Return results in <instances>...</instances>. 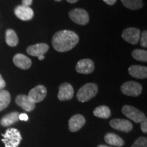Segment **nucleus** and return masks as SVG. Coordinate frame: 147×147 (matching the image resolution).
Returning a JSON list of instances; mask_svg holds the SVG:
<instances>
[{"label":"nucleus","instance_id":"obj_20","mask_svg":"<svg viewBox=\"0 0 147 147\" xmlns=\"http://www.w3.org/2000/svg\"><path fill=\"white\" fill-rule=\"evenodd\" d=\"M11 101L10 93L6 90H0V111L8 107Z\"/></svg>","mask_w":147,"mask_h":147},{"label":"nucleus","instance_id":"obj_18","mask_svg":"<svg viewBox=\"0 0 147 147\" xmlns=\"http://www.w3.org/2000/svg\"><path fill=\"white\" fill-rule=\"evenodd\" d=\"M105 142L107 144L115 146H123L124 144L123 140L118 135L114 133H108L104 137Z\"/></svg>","mask_w":147,"mask_h":147},{"label":"nucleus","instance_id":"obj_21","mask_svg":"<svg viewBox=\"0 0 147 147\" xmlns=\"http://www.w3.org/2000/svg\"><path fill=\"white\" fill-rule=\"evenodd\" d=\"M5 42L10 47H16L18 43V38L13 29H8L5 32Z\"/></svg>","mask_w":147,"mask_h":147},{"label":"nucleus","instance_id":"obj_16","mask_svg":"<svg viewBox=\"0 0 147 147\" xmlns=\"http://www.w3.org/2000/svg\"><path fill=\"white\" fill-rule=\"evenodd\" d=\"M16 104L27 112L32 111L36 108V104L29 100L27 95H19L16 97Z\"/></svg>","mask_w":147,"mask_h":147},{"label":"nucleus","instance_id":"obj_15","mask_svg":"<svg viewBox=\"0 0 147 147\" xmlns=\"http://www.w3.org/2000/svg\"><path fill=\"white\" fill-rule=\"evenodd\" d=\"M13 62L16 67L22 69H28L32 66V61L23 54H16L13 58Z\"/></svg>","mask_w":147,"mask_h":147},{"label":"nucleus","instance_id":"obj_31","mask_svg":"<svg viewBox=\"0 0 147 147\" xmlns=\"http://www.w3.org/2000/svg\"><path fill=\"white\" fill-rule=\"evenodd\" d=\"M103 1H104L106 3H107L108 5H112L115 4L116 1H117V0H103Z\"/></svg>","mask_w":147,"mask_h":147},{"label":"nucleus","instance_id":"obj_24","mask_svg":"<svg viewBox=\"0 0 147 147\" xmlns=\"http://www.w3.org/2000/svg\"><path fill=\"white\" fill-rule=\"evenodd\" d=\"M131 55L134 59L140 61H147V52L145 50L142 49H136L132 51Z\"/></svg>","mask_w":147,"mask_h":147},{"label":"nucleus","instance_id":"obj_3","mask_svg":"<svg viewBox=\"0 0 147 147\" xmlns=\"http://www.w3.org/2000/svg\"><path fill=\"white\" fill-rule=\"evenodd\" d=\"M98 91V87L95 83H87L80 88L76 97L79 102H86L94 97Z\"/></svg>","mask_w":147,"mask_h":147},{"label":"nucleus","instance_id":"obj_23","mask_svg":"<svg viewBox=\"0 0 147 147\" xmlns=\"http://www.w3.org/2000/svg\"><path fill=\"white\" fill-rule=\"evenodd\" d=\"M121 1L126 8L130 10H138L143 6L142 0H121Z\"/></svg>","mask_w":147,"mask_h":147},{"label":"nucleus","instance_id":"obj_2","mask_svg":"<svg viewBox=\"0 0 147 147\" xmlns=\"http://www.w3.org/2000/svg\"><path fill=\"white\" fill-rule=\"evenodd\" d=\"M2 142L5 147H18L22 140L21 133L15 128H10L2 135Z\"/></svg>","mask_w":147,"mask_h":147},{"label":"nucleus","instance_id":"obj_7","mask_svg":"<svg viewBox=\"0 0 147 147\" xmlns=\"http://www.w3.org/2000/svg\"><path fill=\"white\" fill-rule=\"evenodd\" d=\"M47 94V91L46 87L45 86L40 84V85L36 86V87L33 88L29 92V95L27 96L31 102L36 104V103H39L45 100Z\"/></svg>","mask_w":147,"mask_h":147},{"label":"nucleus","instance_id":"obj_17","mask_svg":"<svg viewBox=\"0 0 147 147\" xmlns=\"http://www.w3.org/2000/svg\"><path fill=\"white\" fill-rule=\"evenodd\" d=\"M129 73L134 78H146L147 77V67L137 65H132L129 68Z\"/></svg>","mask_w":147,"mask_h":147},{"label":"nucleus","instance_id":"obj_28","mask_svg":"<svg viewBox=\"0 0 147 147\" xmlns=\"http://www.w3.org/2000/svg\"><path fill=\"white\" fill-rule=\"evenodd\" d=\"M5 85H6V84H5V80H3V77L0 74V90H3L4 89L5 87Z\"/></svg>","mask_w":147,"mask_h":147},{"label":"nucleus","instance_id":"obj_30","mask_svg":"<svg viewBox=\"0 0 147 147\" xmlns=\"http://www.w3.org/2000/svg\"><path fill=\"white\" fill-rule=\"evenodd\" d=\"M33 0H22V3H23V6L26 7H29L32 3Z\"/></svg>","mask_w":147,"mask_h":147},{"label":"nucleus","instance_id":"obj_33","mask_svg":"<svg viewBox=\"0 0 147 147\" xmlns=\"http://www.w3.org/2000/svg\"><path fill=\"white\" fill-rule=\"evenodd\" d=\"M38 59H39L40 60H43L44 59H45V56H44V55H41V56L38 57Z\"/></svg>","mask_w":147,"mask_h":147},{"label":"nucleus","instance_id":"obj_1","mask_svg":"<svg viewBox=\"0 0 147 147\" xmlns=\"http://www.w3.org/2000/svg\"><path fill=\"white\" fill-rule=\"evenodd\" d=\"M79 42V37L76 33L69 30H61L53 37L52 44L54 49L60 53L70 51Z\"/></svg>","mask_w":147,"mask_h":147},{"label":"nucleus","instance_id":"obj_32","mask_svg":"<svg viewBox=\"0 0 147 147\" xmlns=\"http://www.w3.org/2000/svg\"><path fill=\"white\" fill-rule=\"evenodd\" d=\"M78 0H67V1H68L69 3H76L78 1Z\"/></svg>","mask_w":147,"mask_h":147},{"label":"nucleus","instance_id":"obj_35","mask_svg":"<svg viewBox=\"0 0 147 147\" xmlns=\"http://www.w3.org/2000/svg\"><path fill=\"white\" fill-rule=\"evenodd\" d=\"M55 1H61V0H55Z\"/></svg>","mask_w":147,"mask_h":147},{"label":"nucleus","instance_id":"obj_5","mask_svg":"<svg viewBox=\"0 0 147 147\" xmlns=\"http://www.w3.org/2000/svg\"><path fill=\"white\" fill-rule=\"evenodd\" d=\"M122 113L128 119H131L137 123H141L146 118V116L142 111L131 106H124L122 108Z\"/></svg>","mask_w":147,"mask_h":147},{"label":"nucleus","instance_id":"obj_34","mask_svg":"<svg viewBox=\"0 0 147 147\" xmlns=\"http://www.w3.org/2000/svg\"><path fill=\"white\" fill-rule=\"evenodd\" d=\"M97 147H111V146H106V145L101 144V145H99V146Z\"/></svg>","mask_w":147,"mask_h":147},{"label":"nucleus","instance_id":"obj_14","mask_svg":"<svg viewBox=\"0 0 147 147\" xmlns=\"http://www.w3.org/2000/svg\"><path fill=\"white\" fill-rule=\"evenodd\" d=\"M49 45L45 43H40L30 46L27 49V53L34 57H40L44 55L49 50Z\"/></svg>","mask_w":147,"mask_h":147},{"label":"nucleus","instance_id":"obj_9","mask_svg":"<svg viewBox=\"0 0 147 147\" xmlns=\"http://www.w3.org/2000/svg\"><path fill=\"white\" fill-rule=\"evenodd\" d=\"M110 125L115 129L125 132L131 131L133 125L129 121L123 119H114L110 121Z\"/></svg>","mask_w":147,"mask_h":147},{"label":"nucleus","instance_id":"obj_6","mask_svg":"<svg viewBox=\"0 0 147 147\" xmlns=\"http://www.w3.org/2000/svg\"><path fill=\"white\" fill-rule=\"evenodd\" d=\"M69 16L73 22L80 25H87L89 21V14L87 11L81 8H76L71 10L69 12Z\"/></svg>","mask_w":147,"mask_h":147},{"label":"nucleus","instance_id":"obj_11","mask_svg":"<svg viewBox=\"0 0 147 147\" xmlns=\"http://www.w3.org/2000/svg\"><path fill=\"white\" fill-rule=\"evenodd\" d=\"M58 98L60 101H65L71 100L74 96V91L72 86L69 83H63L59 88Z\"/></svg>","mask_w":147,"mask_h":147},{"label":"nucleus","instance_id":"obj_25","mask_svg":"<svg viewBox=\"0 0 147 147\" xmlns=\"http://www.w3.org/2000/svg\"><path fill=\"white\" fill-rule=\"evenodd\" d=\"M131 147H147V139L146 137H140Z\"/></svg>","mask_w":147,"mask_h":147},{"label":"nucleus","instance_id":"obj_12","mask_svg":"<svg viewBox=\"0 0 147 147\" xmlns=\"http://www.w3.org/2000/svg\"><path fill=\"white\" fill-rule=\"evenodd\" d=\"M15 15L22 21H29L34 16V11L30 7L18 5L14 10Z\"/></svg>","mask_w":147,"mask_h":147},{"label":"nucleus","instance_id":"obj_4","mask_svg":"<svg viewBox=\"0 0 147 147\" xmlns=\"http://www.w3.org/2000/svg\"><path fill=\"white\" fill-rule=\"evenodd\" d=\"M121 92L128 96L137 97L141 94L142 87L138 82L134 81H128L125 82L121 87Z\"/></svg>","mask_w":147,"mask_h":147},{"label":"nucleus","instance_id":"obj_22","mask_svg":"<svg viewBox=\"0 0 147 147\" xmlns=\"http://www.w3.org/2000/svg\"><path fill=\"white\" fill-rule=\"evenodd\" d=\"M93 115L95 117L102 119H108L111 115L110 108L106 106H100L97 107L93 111Z\"/></svg>","mask_w":147,"mask_h":147},{"label":"nucleus","instance_id":"obj_13","mask_svg":"<svg viewBox=\"0 0 147 147\" xmlns=\"http://www.w3.org/2000/svg\"><path fill=\"white\" fill-rule=\"evenodd\" d=\"M85 123V119L81 115H75L69 120L68 126L69 131L75 132L80 129Z\"/></svg>","mask_w":147,"mask_h":147},{"label":"nucleus","instance_id":"obj_27","mask_svg":"<svg viewBox=\"0 0 147 147\" xmlns=\"http://www.w3.org/2000/svg\"><path fill=\"white\" fill-rule=\"evenodd\" d=\"M141 129L143 133L146 134L147 132V119L145 118L142 122H141Z\"/></svg>","mask_w":147,"mask_h":147},{"label":"nucleus","instance_id":"obj_26","mask_svg":"<svg viewBox=\"0 0 147 147\" xmlns=\"http://www.w3.org/2000/svg\"><path fill=\"white\" fill-rule=\"evenodd\" d=\"M140 45L142 47H147V32L146 31H144L142 33L140 38Z\"/></svg>","mask_w":147,"mask_h":147},{"label":"nucleus","instance_id":"obj_10","mask_svg":"<svg viewBox=\"0 0 147 147\" xmlns=\"http://www.w3.org/2000/svg\"><path fill=\"white\" fill-rule=\"evenodd\" d=\"M94 68V63L89 59H84L79 61L76 66V71L82 74H89L93 72Z\"/></svg>","mask_w":147,"mask_h":147},{"label":"nucleus","instance_id":"obj_8","mask_svg":"<svg viewBox=\"0 0 147 147\" xmlns=\"http://www.w3.org/2000/svg\"><path fill=\"white\" fill-rule=\"evenodd\" d=\"M122 38L131 45H136L139 42L140 38V31L134 27L125 29L122 34Z\"/></svg>","mask_w":147,"mask_h":147},{"label":"nucleus","instance_id":"obj_29","mask_svg":"<svg viewBox=\"0 0 147 147\" xmlns=\"http://www.w3.org/2000/svg\"><path fill=\"white\" fill-rule=\"evenodd\" d=\"M18 119H19V120L21 121H28V116H27V114H25V113H22L21 115H19V117H18Z\"/></svg>","mask_w":147,"mask_h":147},{"label":"nucleus","instance_id":"obj_19","mask_svg":"<svg viewBox=\"0 0 147 147\" xmlns=\"http://www.w3.org/2000/svg\"><path fill=\"white\" fill-rule=\"evenodd\" d=\"M18 117H19V113L18 112H13V113H9L8 115H5L1 119V124L3 127L12 125L19 120Z\"/></svg>","mask_w":147,"mask_h":147}]
</instances>
